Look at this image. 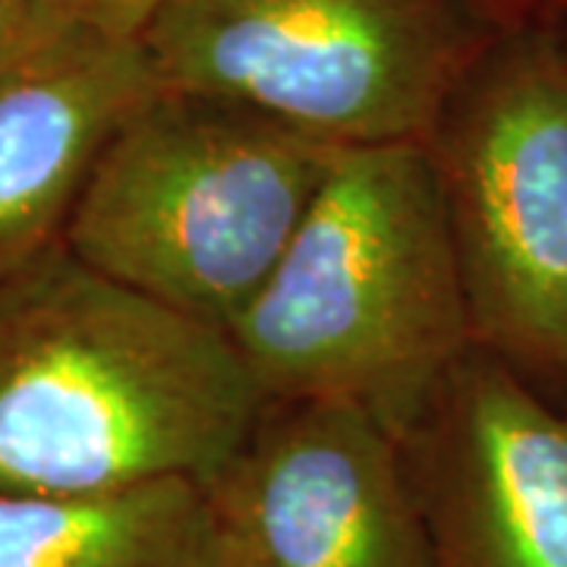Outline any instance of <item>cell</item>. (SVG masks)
Instances as JSON below:
<instances>
[{"mask_svg":"<svg viewBox=\"0 0 567 567\" xmlns=\"http://www.w3.org/2000/svg\"><path fill=\"white\" fill-rule=\"evenodd\" d=\"M432 567H567V413L473 347L404 439Z\"/></svg>","mask_w":567,"mask_h":567,"instance_id":"7","label":"cell"},{"mask_svg":"<svg viewBox=\"0 0 567 567\" xmlns=\"http://www.w3.org/2000/svg\"><path fill=\"white\" fill-rule=\"evenodd\" d=\"M0 567H221L196 480L0 495Z\"/></svg>","mask_w":567,"mask_h":567,"instance_id":"9","label":"cell"},{"mask_svg":"<svg viewBox=\"0 0 567 567\" xmlns=\"http://www.w3.org/2000/svg\"><path fill=\"white\" fill-rule=\"evenodd\" d=\"M199 486L221 567H432L404 442L363 406L268 401Z\"/></svg>","mask_w":567,"mask_h":567,"instance_id":"6","label":"cell"},{"mask_svg":"<svg viewBox=\"0 0 567 567\" xmlns=\"http://www.w3.org/2000/svg\"><path fill=\"white\" fill-rule=\"evenodd\" d=\"M158 92L142 41L92 22L0 76V281L63 244L104 145Z\"/></svg>","mask_w":567,"mask_h":567,"instance_id":"8","label":"cell"},{"mask_svg":"<svg viewBox=\"0 0 567 567\" xmlns=\"http://www.w3.org/2000/svg\"><path fill=\"white\" fill-rule=\"evenodd\" d=\"M488 13L498 20L502 32L507 29H546L555 10H561L567 0H480Z\"/></svg>","mask_w":567,"mask_h":567,"instance_id":"12","label":"cell"},{"mask_svg":"<svg viewBox=\"0 0 567 567\" xmlns=\"http://www.w3.org/2000/svg\"><path fill=\"white\" fill-rule=\"evenodd\" d=\"M80 22L85 20L76 0H0V76Z\"/></svg>","mask_w":567,"mask_h":567,"instance_id":"10","label":"cell"},{"mask_svg":"<svg viewBox=\"0 0 567 567\" xmlns=\"http://www.w3.org/2000/svg\"><path fill=\"white\" fill-rule=\"evenodd\" d=\"M262 406L227 331L63 244L0 281V495L203 483Z\"/></svg>","mask_w":567,"mask_h":567,"instance_id":"1","label":"cell"},{"mask_svg":"<svg viewBox=\"0 0 567 567\" xmlns=\"http://www.w3.org/2000/svg\"><path fill=\"white\" fill-rule=\"evenodd\" d=\"M565 413H567V398H565Z\"/></svg>","mask_w":567,"mask_h":567,"instance_id":"13","label":"cell"},{"mask_svg":"<svg viewBox=\"0 0 567 567\" xmlns=\"http://www.w3.org/2000/svg\"><path fill=\"white\" fill-rule=\"evenodd\" d=\"M227 338L265 404L363 406L404 442L476 347L425 142L341 148Z\"/></svg>","mask_w":567,"mask_h":567,"instance_id":"2","label":"cell"},{"mask_svg":"<svg viewBox=\"0 0 567 567\" xmlns=\"http://www.w3.org/2000/svg\"><path fill=\"white\" fill-rule=\"evenodd\" d=\"M167 0H76L82 20L117 39H142Z\"/></svg>","mask_w":567,"mask_h":567,"instance_id":"11","label":"cell"},{"mask_svg":"<svg viewBox=\"0 0 567 567\" xmlns=\"http://www.w3.org/2000/svg\"><path fill=\"white\" fill-rule=\"evenodd\" d=\"M473 344L567 398V51L548 29L488 41L425 140Z\"/></svg>","mask_w":567,"mask_h":567,"instance_id":"5","label":"cell"},{"mask_svg":"<svg viewBox=\"0 0 567 567\" xmlns=\"http://www.w3.org/2000/svg\"><path fill=\"white\" fill-rule=\"evenodd\" d=\"M338 152L256 111L162 89L104 145L63 246L227 331L281 262Z\"/></svg>","mask_w":567,"mask_h":567,"instance_id":"3","label":"cell"},{"mask_svg":"<svg viewBox=\"0 0 567 567\" xmlns=\"http://www.w3.org/2000/svg\"><path fill=\"white\" fill-rule=\"evenodd\" d=\"M492 39L464 0H167L140 41L164 92L363 148L429 140Z\"/></svg>","mask_w":567,"mask_h":567,"instance_id":"4","label":"cell"}]
</instances>
